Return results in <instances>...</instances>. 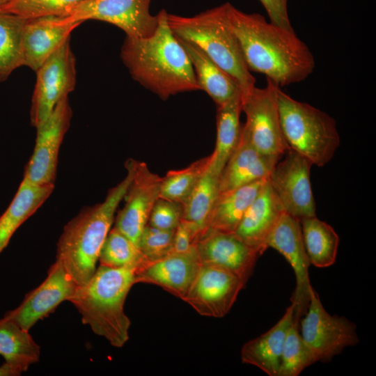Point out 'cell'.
<instances>
[{"label":"cell","instance_id":"obj_25","mask_svg":"<svg viewBox=\"0 0 376 376\" xmlns=\"http://www.w3.org/2000/svg\"><path fill=\"white\" fill-rule=\"evenodd\" d=\"M267 180L220 192L214 202L204 232H235L246 210Z\"/></svg>","mask_w":376,"mask_h":376},{"label":"cell","instance_id":"obj_34","mask_svg":"<svg viewBox=\"0 0 376 376\" xmlns=\"http://www.w3.org/2000/svg\"><path fill=\"white\" fill-rule=\"evenodd\" d=\"M82 0H9L0 10L26 19L63 16Z\"/></svg>","mask_w":376,"mask_h":376},{"label":"cell","instance_id":"obj_6","mask_svg":"<svg viewBox=\"0 0 376 376\" xmlns=\"http://www.w3.org/2000/svg\"><path fill=\"white\" fill-rule=\"evenodd\" d=\"M282 132L289 148L322 167L334 157L340 144L336 120L324 111L293 99L277 88Z\"/></svg>","mask_w":376,"mask_h":376},{"label":"cell","instance_id":"obj_39","mask_svg":"<svg viewBox=\"0 0 376 376\" xmlns=\"http://www.w3.org/2000/svg\"><path fill=\"white\" fill-rule=\"evenodd\" d=\"M23 372L20 367L6 361L0 366V376H19Z\"/></svg>","mask_w":376,"mask_h":376},{"label":"cell","instance_id":"obj_18","mask_svg":"<svg viewBox=\"0 0 376 376\" xmlns=\"http://www.w3.org/2000/svg\"><path fill=\"white\" fill-rule=\"evenodd\" d=\"M201 266L195 245L187 252L148 262L135 272V282L156 285L183 300Z\"/></svg>","mask_w":376,"mask_h":376},{"label":"cell","instance_id":"obj_28","mask_svg":"<svg viewBox=\"0 0 376 376\" xmlns=\"http://www.w3.org/2000/svg\"><path fill=\"white\" fill-rule=\"evenodd\" d=\"M40 348L30 335L12 320L0 319V355L5 361L20 367L24 372L38 362Z\"/></svg>","mask_w":376,"mask_h":376},{"label":"cell","instance_id":"obj_5","mask_svg":"<svg viewBox=\"0 0 376 376\" xmlns=\"http://www.w3.org/2000/svg\"><path fill=\"white\" fill-rule=\"evenodd\" d=\"M167 20L178 38L199 47L235 81L242 100L251 95L256 81L246 65L230 27L226 3L191 17L168 13Z\"/></svg>","mask_w":376,"mask_h":376},{"label":"cell","instance_id":"obj_29","mask_svg":"<svg viewBox=\"0 0 376 376\" xmlns=\"http://www.w3.org/2000/svg\"><path fill=\"white\" fill-rule=\"evenodd\" d=\"M26 18L0 10V82L23 65V36Z\"/></svg>","mask_w":376,"mask_h":376},{"label":"cell","instance_id":"obj_20","mask_svg":"<svg viewBox=\"0 0 376 376\" xmlns=\"http://www.w3.org/2000/svg\"><path fill=\"white\" fill-rule=\"evenodd\" d=\"M279 161L260 152L242 127L239 142L219 175V193L267 179Z\"/></svg>","mask_w":376,"mask_h":376},{"label":"cell","instance_id":"obj_36","mask_svg":"<svg viewBox=\"0 0 376 376\" xmlns=\"http://www.w3.org/2000/svg\"><path fill=\"white\" fill-rule=\"evenodd\" d=\"M182 204L159 197L150 212L148 225L163 230H174L182 219Z\"/></svg>","mask_w":376,"mask_h":376},{"label":"cell","instance_id":"obj_19","mask_svg":"<svg viewBox=\"0 0 376 376\" xmlns=\"http://www.w3.org/2000/svg\"><path fill=\"white\" fill-rule=\"evenodd\" d=\"M81 23L68 22L62 16L27 19L23 36V65L36 72Z\"/></svg>","mask_w":376,"mask_h":376},{"label":"cell","instance_id":"obj_2","mask_svg":"<svg viewBox=\"0 0 376 376\" xmlns=\"http://www.w3.org/2000/svg\"><path fill=\"white\" fill-rule=\"evenodd\" d=\"M167 14L165 9L157 14L158 24L152 36H126L120 49L132 77L164 100L200 90L189 57L171 31Z\"/></svg>","mask_w":376,"mask_h":376},{"label":"cell","instance_id":"obj_16","mask_svg":"<svg viewBox=\"0 0 376 376\" xmlns=\"http://www.w3.org/2000/svg\"><path fill=\"white\" fill-rule=\"evenodd\" d=\"M77 287L62 263L56 260L43 282L26 294L22 303L6 312L4 316L29 331L36 322L48 316L61 302L69 301Z\"/></svg>","mask_w":376,"mask_h":376},{"label":"cell","instance_id":"obj_8","mask_svg":"<svg viewBox=\"0 0 376 376\" xmlns=\"http://www.w3.org/2000/svg\"><path fill=\"white\" fill-rule=\"evenodd\" d=\"M278 87L267 79L265 87H256L242 100V110L246 114L242 129L254 147L262 154L280 160L289 148L280 123Z\"/></svg>","mask_w":376,"mask_h":376},{"label":"cell","instance_id":"obj_33","mask_svg":"<svg viewBox=\"0 0 376 376\" xmlns=\"http://www.w3.org/2000/svg\"><path fill=\"white\" fill-rule=\"evenodd\" d=\"M315 362L301 336L299 322L293 319L284 341L278 376H297Z\"/></svg>","mask_w":376,"mask_h":376},{"label":"cell","instance_id":"obj_12","mask_svg":"<svg viewBox=\"0 0 376 376\" xmlns=\"http://www.w3.org/2000/svg\"><path fill=\"white\" fill-rule=\"evenodd\" d=\"M72 111L68 96L62 98L48 118L36 128L33 153L24 177L39 185L54 184L58 153L70 125Z\"/></svg>","mask_w":376,"mask_h":376},{"label":"cell","instance_id":"obj_27","mask_svg":"<svg viewBox=\"0 0 376 376\" xmlns=\"http://www.w3.org/2000/svg\"><path fill=\"white\" fill-rule=\"evenodd\" d=\"M300 224L311 265L319 268L332 265L336 262L340 240L334 228L316 216L305 218Z\"/></svg>","mask_w":376,"mask_h":376},{"label":"cell","instance_id":"obj_31","mask_svg":"<svg viewBox=\"0 0 376 376\" xmlns=\"http://www.w3.org/2000/svg\"><path fill=\"white\" fill-rule=\"evenodd\" d=\"M98 260L100 265L136 271L148 263L139 247L114 227L109 230L102 246Z\"/></svg>","mask_w":376,"mask_h":376},{"label":"cell","instance_id":"obj_23","mask_svg":"<svg viewBox=\"0 0 376 376\" xmlns=\"http://www.w3.org/2000/svg\"><path fill=\"white\" fill-rule=\"evenodd\" d=\"M54 184H36L23 178L8 208L0 217V253L19 227L49 198Z\"/></svg>","mask_w":376,"mask_h":376},{"label":"cell","instance_id":"obj_35","mask_svg":"<svg viewBox=\"0 0 376 376\" xmlns=\"http://www.w3.org/2000/svg\"><path fill=\"white\" fill-rule=\"evenodd\" d=\"M174 230L146 225L139 241V249L148 262L162 259L173 253Z\"/></svg>","mask_w":376,"mask_h":376},{"label":"cell","instance_id":"obj_7","mask_svg":"<svg viewBox=\"0 0 376 376\" xmlns=\"http://www.w3.org/2000/svg\"><path fill=\"white\" fill-rule=\"evenodd\" d=\"M304 315L299 321V331L317 361H329L359 341L355 324L345 317L330 315L313 288Z\"/></svg>","mask_w":376,"mask_h":376},{"label":"cell","instance_id":"obj_17","mask_svg":"<svg viewBox=\"0 0 376 376\" xmlns=\"http://www.w3.org/2000/svg\"><path fill=\"white\" fill-rule=\"evenodd\" d=\"M201 265L227 270L246 283L262 255L234 232L207 230L196 243Z\"/></svg>","mask_w":376,"mask_h":376},{"label":"cell","instance_id":"obj_9","mask_svg":"<svg viewBox=\"0 0 376 376\" xmlns=\"http://www.w3.org/2000/svg\"><path fill=\"white\" fill-rule=\"evenodd\" d=\"M70 40V38L36 71L30 109L31 124L35 127L42 124L57 103L75 88L76 59Z\"/></svg>","mask_w":376,"mask_h":376},{"label":"cell","instance_id":"obj_38","mask_svg":"<svg viewBox=\"0 0 376 376\" xmlns=\"http://www.w3.org/2000/svg\"><path fill=\"white\" fill-rule=\"evenodd\" d=\"M269 22L282 28L293 30L288 13V0H260Z\"/></svg>","mask_w":376,"mask_h":376},{"label":"cell","instance_id":"obj_30","mask_svg":"<svg viewBox=\"0 0 376 376\" xmlns=\"http://www.w3.org/2000/svg\"><path fill=\"white\" fill-rule=\"evenodd\" d=\"M219 174L213 167L211 160L210 166L182 204V219L194 224L200 230L201 235L206 229L212 209L219 194Z\"/></svg>","mask_w":376,"mask_h":376},{"label":"cell","instance_id":"obj_11","mask_svg":"<svg viewBox=\"0 0 376 376\" xmlns=\"http://www.w3.org/2000/svg\"><path fill=\"white\" fill-rule=\"evenodd\" d=\"M285 155L284 159L274 167L268 181L286 213L299 221L315 217V202L310 179L313 165L291 149Z\"/></svg>","mask_w":376,"mask_h":376},{"label":"cell","instance_id":"obj_22","mask_svg":"<svg viewBox=\"0 0 376 376\" xmlns=\"http://www.w3.org/2000/svg\"><path fill=\"white\" fill-rule=\"evenodd\" d=\"M294 309L291 303L272 328L244 344L240 354L244 363L256 366L269 376H278L284 341L294 319Z\"/></svg>","mask_w":376,"mask_h":376},{"label":"cell","instance_id":"obj_40","mask_svg":"<svg viewBox=\"0 0 376 376\" xmlns=\"http://www.w3.org/2000/svg\"><path fill=\"white\" fill-rule=\"evenodd\" d=\"M9 0H0V7L6 4Z\"/></svg>","mask_w":376,"mask_h":376},{"label":"cell","instance_id":"obj_15","mask_svg":"<svg viewBox=\"0 0 376 376\" xmlns=\"http://www.w3.org/2000/svg\"><path fill=\"white\" fill-rule=\"evenodd\" d=\"M245 284L241 278L227 270L201 265L183 301L201 315L223 318Z\"/></svg>","mask_w":376,"mask_h":376},{"label":"cell","instance_id":"obj_24","mask_svg":"<svg viewBox=\"0 0 376 376\" xmlns=\"http://www.w3.org/2000/svg\"><path fill=\"white\" fill-rule=\"evenodd\" d=\"M178 39L189 57L200 90L206 92L217 107L241 94L235 81L199 47L189 42Z\"/></svg>","mask_w":376,"mask_h":376},{"label":"cell","instance_id":"obj_1","mask_svg":"<svg viewBox=\"0 0 376 376\" xmlns=\"http://www.w3.org/2000/svg\"><path fill=\"white\" fill-rule=\"evenodd\" d=\"M227 16L249 71L279 86L302 81L315 68L314 56L295 33L267 22L258 13H246L226 3Z\"/></svg>","mask_w":376,"mask_h":376},{"label":"cell","instance_id":"obj_13","mask_svg":"<svg viewBox=\"0 0 376 376\" xmlns=\"http://www.w3.org/2000/svg\"><path fill=\"white\" fill-rule=\"evenodd\" d=\"M267 248L280 253L292 268L296 286L291 297L294 304V320L300 321L310 302L312 286L310 283L308 260L301 233L300 221L284 212L270 233Z\"/></svg>","mask_w":376,"mask_h":376},{"label":"cell","instance_id":"obj_32","mask_svg":"<svg viewBox=\"0 0 376 376\" xmlns=\"http://www.w3.org/2000/svg\"><path fill=\"white\" fill-rule=\"evenodd\" d=\"M212 154L184 169L169 171L162 178L159 197L183 204L210 166Z\"/></svg>","mask_w":376,"mask_h":376},{"label":"cell","instance_id":"obj_14","mask_svg":"<svg viewBox=\"0 0 376 376\" xmlns=\"http://www.w3.org/2000/svg\"><path fill=\"white\" fill-rule=\"evenodd\" d=\"M132 177L123 196L125 204L114 218V228L138 246L152 207L159 197L162 178L152 173L145 162L132 159Z\"/></svg>","mask_w":376,"mask_h":376},{"label":"cell","instance_id":"obj_37","mask_svg":"<svg viewBox=\"0 0 376 376\" xmlns=\"http://www.w3.org/2000/svg\"><path fill=\"white\" fill-rule=\"evenodd\" d=\"M201 231L193 223L181 219L174 232L173 253H185L195 247Z\"/></svg>","mask_w":376,"mask_h":376},{"label":"cell","instance_id":"obj_3","mask_svg":"<svg viewBox=\"0 0 376 376\" xmlns=\"http://www.w3.org/2000/svg\"><path fill=\"white\" fill-rule=\"evenodd\" d=\"M125 168L126 176L109 189L104 201L82 209L65 225L59 237L56 260L77 285L86 283L97 269L100 249L132 177V159L126 161Z\"/></svg>","mask_w":376,"mask_h":376},{"label":"cell","instance_id":"obj_26","mask_svg":"<svg viewBox=\"0 0 376 376\" xmlns=\"http://www.w3.org/2000/svg\"><path fill=\"white\" fill-rule=\"evenodd\" d=\"M241 97L238 94L217 107V140L212 164L219 175L240 140L242 127L240 119L242 111Z\"/></svg>","mask_w":376,"mask_h":376},{"label":"cell","instance_id":"obj_10","mask_svg":"<svg viewBox=\"0 0 376 376\" xmlns=\"http://www.w3.org/2000/svg\"><path fill=\"white\" fill-rule=\"evenodd\" d=\"M152 0H82L63 17L68 22L93 19L110 23L122 29L126 36L146 38L158 24V15L150 11Z\"/></svg>","mask_w":376,"mask_h":376},{"label":"cell","instance_id":"obj_4","mask_svg":"<svg viewBox=\"0 0 376 376\" xmlns=\"http://www.w3.org/2000/svg\"><path fill=\"white\" fill-rule=\"evenodd\" d=\"M134 269L100 265L84 284L77 285L70 301L97 336L112 346L122 347L129 339L130 320L124 304L136 284Z\"/></svg>","mask_w":376,"mask_h":376},{"label":"cell","instance_id":"obj_21","mask_svg":"<svg viewBox=\"0 0 376 376\" xmlns=\"http://www.w3.org/2000/svg\"><path fill=\"white\" fill-rule=\"evenodd\" d=\"M284 212L267 178L234 233L263 254L267 249L270 233Z\"/></svg>","mask_w":376,"mask_h":376}]
</instances>
